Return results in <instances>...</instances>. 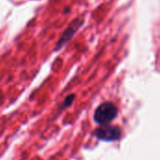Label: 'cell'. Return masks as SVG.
Returning a JSON list of instances; mask_svg holds the SVG:
<instances>
[{"instance_id": "cell-1", "label": "cell", "mask_w": 160, "mask_h": 160, "mask_svg": "<svg viewBox=\"0 0 160 160\" xmlns=\"http://www.w3.org/2000/svg\"><path fill=\"white\" fill-rule=\"evenodd\" d=\"M119 109L112 102H104L99 105L93 113V120L99 125H107L118 115Z\"/></svg>"}, {"instance_id": "cell-2", "label": "cell", "mask_w": 160, "mask_h": 160, "mask_svg": "<svg viewBox=\"0 0 160 160\" xmlns=\"http://www.w3.org/2000/svg\"><path fill=\"white\" fill-rule=\"evenodd\" d=\"M92 135L99 140L106 142H113L121 139L122 131L119 126L116 125H103L101 127L96 128L92 132Z\"/></svg>"}, {"instance_id": "cell-3", "label": "cell", "mask_w": 160, "mask_h": 160, "mask_svg": "<svg viewBox=\"0 0 160 160\" xmlns=\"http://www.w3.org/2000/svg\"><path fill=\"white\" fill-rule=\"evenodd\" d=\"M84 21L82 19H74L68 27L67 28L63 31V33L61 34L59 40L58 41L56 47H55V51H58L60 50L62 47H64L69 42L70 40L73 37V35L76 33V31L81 28V26L83 25Z\"/></svg>"}, {"instance_id": "cell-4", "label": "cell", "mask_w": 160, "mask_h": 160, "mask_svg": "<svg viewBox=\"0 0 160 160\" xmlns=\"http://www.w3.org/2000/svg\"><path fill=\"white\" fill-rule=\"evenodd\" d=\"M74 98H75V95H74V94H69V95L64 99V101L58 106V110H63V109H65V108L71 107L73 101H74Z\"/></svg>"}]
</instances>
